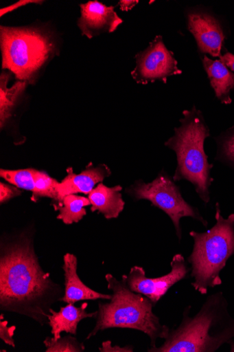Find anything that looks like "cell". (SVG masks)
Here are the masks:
<instances>
[{
  "mask_svg": "<svg viewBox=\"0 0 234 352\" xmlns=\"http://www.w3.org/2000/svg\"><path fill=\"white\" fill-rule=\"evenodd\" d=\"M220 60L225 64V65L234 73V55L230 52H226L225 54L220 57Z\"/></svg>",
  "mask_w": 234,
  "mask_h": 352,
  "instance_id": "obj_26",
  "label": "cell"
},
{
  "mask_svg": "<svg viewBox=\"0 0 234 352\" xmlns=\"http://www.w3.org/2000/svg\"><path fill=\"white\" fill-rule=\"evenodd\" d=\"M61 286L44 272L27 236L4 245L0 257V309L29 317L43 326L51 306L60 301Z\"/></svg>",
  "mask_w": 234,
  "mask_h": 352,
  "instance_id": "obj_1",
  "label": "cell"
},
{
  "mask_svg": "<svg viewBox=\"0 0 234 352\" xmlns=\"http://www.w3.org/2000/svg\"><path fill=\"white\" fill-rule=\"evenodd\" d=\"M89 205L90 201L85 197L75 195L66 196L56 208L60 212L57 218L65 225L78 223L86 214L84 208Z\"/></svg>",
  "mask_w": 234,
  "mask_h": 352,
  "instance_id": "obj_18",
  "label": "cell"
},
{
  "mask_svg": "<svg viewBox=\"0 0 234 352\" xmlns=\"http://www.w3.org/2000/svg\"><path fill=\"white\" fill-rule=\"evenodd\" d=\"M228 344L230 345V347H231L230 351L234 352V341L232 340L229 341Z\"/></svg>",
  "mask_w": 234,
  "mask_h": 352,
  "instance_id": "obj_29",
  "label": "cell"
},
{
  "mask_svg": "<svg viewBox=\"0 0 234 352\" xmlns=\"http://www.w3.org/2000/svg\"><path fill=\"white\" fill-rule=\"evenodd\" d=\"M110 175V168L105 165L89 168L80 175H75L72 171H69V175L59 184L58 202H60L66 196L71 195H89L96 184L102 182L105 178Z\"/></svg>",
  "mask_w": 234,
  "mask_h": 352,
  "instance_id": "obj_13",
  "label": "cell"
},
{
  "mask_svg": "<svg viewBox=\"0 0 234 352\" xmlns=\"http://www.w3.org/2000/svg\"><path fill=\"white\" fill-rule=\"evenodd\" d=\"M203 63L216 98L222 104H230V93L234 89V73L220 59L213 60L205 56Z\"/></svg>",
  "mask_w": 234,
  "mask_h": 352,
  "instance_id": "obj_16",
  "label": "cell"
},
{
  "mask_svg": "<svg viewBox=\"0 0 234 352\" xmlns=\"http://www.w3.org/2000/svg\"><path fill=\"white\" fill-rule=\"evenodd\" d=\"M216 223L204 233L191 232L194 248L187 258L191 265L190 276L194 289L207 295L210 287L220 285V273L234 255V213L223 217L219 203L216 204Z\"/></svg>",
  "mask_w": 234,
  "mask_h": 352,
  "instance_id": "obj_6",
  "label": "cell"
},
{
  "mask_svg": "<svg viewBox=\"0 0 234 352\" xmlns=\"http://www.w3.org/2000/svg\"><path fill=\"white\" fill-rule=\"evenodd\" d=\"M38 3L39 2H38V1H21V2L17 3L16 4H14L9 8L2 9L1 10V16H3L4 14H5L9 12L12 11L13 10L17 9V8H20L21 6L22 7L23 6L27 5L28 3Z\"/></svg>",
  "mask_w": 234,
  "mask_h": 352,
  "instance_id": "obj_27",
  "label": "cell"
},
{
  "mask_svg": "<svg viewBox=\"0 0 234 352\" xmlns=\"http://www.w3.org/2000/svg\"><path fill=\"white\" fill-rule=\"evenodd\" d=\"M189 30L200 52L220 57L225 36L220 21L212 14L194 12L188 14Z\"/></svg>",
  "mask_w": 234,
  "mask_h": 352,
  "instance_id": "obj_10",
  "label": "cell"
},
{
  "mask_svg": "<svg viewBox=\"0 0 234 352\" xmlns=\"http://www.w3.org/2000/svg\"><path fill=\"white\" fill-rule=\"evenodd\" d=\"M3 314H1V320H0V338H1L6 344L15 347V342L14 340V332L16 329L15 327H8L7 321H3Z\"/></svg>",
  "mask_w": 234,
  "mask_h": 352,
  "instance_id": "obj_23",
  "label": "cell"
},
{
  "mask_svg": "<svg viewBox=\"0 0 234 352\" xmlns=\"http://www.w3.org/2000/svg\"><path fill=\"white\" fill-rule=\"evenodd\" d=\"M139 2V1H120L119 6L122 11H129L134 8Z\"/></svg>",
  "mask_w": 234,
  "mask_h": 352,
  "instance_id": "obj_28",
  "label": "cell"
},
{
  "mask_svg": "<svg viewBox=\"0 0 234 352\" xmlns=\"http://www.w3.org/2000/svg\"><path fill=\"white\" fill-rule=\"evenodd\" d=\"M222 292L207 297L199 311L191 316V306L183 311L177 328L170 329L159 347L150 352H215L234 338V318Z\"/></svg>",
  "mask_w": 234,
  "mask_h": 352,
  "instance_id": "obj_2",
  "label": "cell"
},
{
  "mask_svg": "<svg viewBox=\"0 0 234 352\" xmlns=\"http://www.w3.org/2000/svg\"><path fill=\"white\" fill-rule=\"evenodd\" d=\"M47 352H82L85 349L84 345L71 336L55 339L47 338L44 341Z\"/></svg>",
  "mask_w": 234,
  "mask_h": 352,
  "instance_id": "obj_21",
  "label": "cell"
},
{
  "mask_svg": "<svg viewBox=\"0 0 234 352\" xmlns=\"http://www.w3.org/2000/svg\"><path fill=\"white\" fill-rule=\"evenodd\" d=\"M222 155L234 164V126L225 134L221 142Z\"/></svg>",
  "mask_w": 234,
  "mask_h": 352,
  "instance_id": "obj_22",
  "label": "cell"
},
{
  "mask_svg": "<svg viewBox=\"0 0 234 352\" xmlns=\"http://www.w3.org/2000/svg\"><path fill=\"white\" fill-rule=\"evenodd\" d=\"M3 70L16 80L35 85L48 64L60 54L58 37L49 25L0 27Z\"/></svg>",
  "mask_w": 234,
  "mask_h": 352,
  "instance_id": "obj_3",
  "label": "cell"
},
{
  "mask_svg": "<svg viewBox=\"0 0 234 352\" xmlns=\"http://www.w3.org/2000/svg\"><path fill=\"white\" fill-rule=\"evenodd\" d=\"M126 276L123 275L119 280L113 275L106 274L112 298L110 302L99 303L95 317L96 324L86 340L109 329H128L148 335L151 347H155L159 338L165 340L168 336L170 328L161 324L159 318L153 312L155 305L148 298L130 290Z\"/></svg>",
  "mask_w": 234,
  "mask_h": 352,
  "instance_id": "obj_4",
  "label": "cell"
},
{
  "mask_svg": "<svg viewBox=\"0 0 234 352\" xmlns=\"http://www.w3.org/2000/svg\"><path fill=\"white\" fill-rule=\"evenodd\" d=\"M88 304L84 302L80 307L74 304H68L61 307L58 311L51 308L48 316V323L51 329V333L56 340L60 339L62 332H66L74 336L77 335L80 322L87 318H95L97 311L87 313Z\"/></svg>",
  "mask_w": 234,
  "mask_h": 352,
  "instance_id": "obj_14",
  "label": "cell"
},
{
  "mask_svg": "<svg viewBox=\"0 0 234 352\" xmlns=\"http://www.w3.org/2000/svg\"><path fill=\"white\" fill-rule=\"evenodd\" d=\"M121 190L119 185L108 187L102 183L99 184L89 195L91 211H98L108 219L117 218L125 206Z\"/></svg>",
  "mask_w": 234,
  "mask_h": 352,
  "instance_id": "obj_15",
  "label": "cell"
},
{
  "mask_svg": "<svg viewBox=\"0 0 234 352\" xmlns=\"http://www.w3.org/2000/svg\"><path fill=\"white\" fill-rule=\"evenodd\" d=\"M135 58L137 67L131 76L138 84L148 85L156 81L166 83L169 77L183 74L174 53L167 49L161 36H157Z\"/></svg>",
  "mask_w": 234,
  "mask_h": 352,
  "instance_id": "obj_8",
  "label": "cell"
},
{
  "mask_svg": "<svg viewBox=\"0 0 234 352\" xmlns=\"http://www.w3.org/2000/svg\"><path fill=\"white\" fill-rule=\"evenodd\" d=\"M172 271L158 278H148L145 270L132 267L126 276L127 285L132 292L148 298L155 305L172 287L185 279L190 269L181 254H176L171 263Z\"/></svg>",
  "mask_w": 234,
  "mask_h": 352,
  "instance_id": "obj_9",
  "label": "cell"
},
{
  "mask_svg": "<svg viewBox=\"0 0 234 352\" xmlns=\"http://www.w3.org/2000/svg\"><path fill=\"white\" fill-rule=\"evenodd\" d=\"M132 346L127 345L124 347L119 345L113 346L110 340L105 341L102 344V347L99 348L102 352H132L134 351Z\"/></svg>",
  "mask_w": 234,
  "mask_h": 352,
  "instance_id": "obj_25",
  "label": "cell"
},
{
  "mask_svg": "<svg viewBox=\"0 0 234 352\" xmlns=\"http://www.w3.org/2000/svg\"><path fill=\"white\" fill-rule=\"evenodd\" d=\"M81 16L78 25L84 36L92 39L104 34L113 33L123 23L115 12L114 7H108L97 1L81 4Z\"/></svg>",
  "mask_w": 234,
  "mask_h": 352,
  "instance_id": "obj_11",
  "label": "cell"
},
{
  "mask_svg": "<svg viewBox=\"0 0 234 352\" xmlns=\"http://www.w3.org/2000/svg\"><path fill=\"white\" fill-rule=\"evenodd\" d=\"M36 171L34 169L1 170L0 175L18 188L33 191L35 188V175Z\"/></svg>",
  "mask_w": 234,
  "mask_h": 352,
  "instance_id": "obj_20",
  "label": "cell"
},
{
  "mask_svg": "<svg viewBox=\"0 0 234 352\" xmlns=\"http://www.w3.org/2000/svg\"><path fill=\"white\" fill-rule=\"evenodd\" d=\"M181 125L175 128V135L165 143L177 155L178 166L173 179L191 182L205 204L211 200L210 186L213 181L211 170L213 168L208 161L204 150L205 140L210 137V131L202 112L194 107L183 112Z\"/></svg>",
  "mask_w": 234,
  "mask_h": 352,
  "instance_id": "obj_5",
  "label": "cell"
},
{
  "mask_svg": "<svg viewBox=\"0 0 234 352\" xmlns=\"http://www.w3.org/2000/svg\"><path fill=\"white\" fill-rule=\"evenodd\" d=\"M21 195V191L19 188L9 186L3 182L0 184V203H5Z\"/></svg>",
  "mask_w": 234,
  "mask_h": 352,
  "instance_id": "obj_24",
  "label": "cell"
},
{
  "mask_svg": "<svg viewBox=\"0 0 234 352\" xmlns=\"http://www.w3.org/2000/svg\"><path fill=\"white\" fill-rule=\"evenodd\" d=\"M12 75L10 72L3 70L0 76V124L2 129L12 117L29 85L26 82L16 80L9 87Z\"/></svg>",
  "mask_w": 234,
  "mask_h": 352,
  "instance_id": "obj_17",
  "label": "cell"
},
{
  "mask_svg": "<svg viewBox=\"0 0 234 352\" xmlns=\"http://www.w3.org/2000/svg\"><path fill=\"white\" fill-rule=\"evenodd\" d=\"M63 261L65 292L60 301L75 304L83 300H111V295L97 293L81 280L78 274V259L74 254L67 253Z\"/></svg>",
  "mask_w": 234,
  "mask_h": 352,
  "instance_id": "obj_12",
  "label": "cell"
},
{
  "mask_svg": "<svg viewBox=\"0 0 234 352\" xmlns=\"http://www.w3.org/2000/svg\"><path fill=\"white\" fill-rule=\"evenodd\" d=\"M59 184L45 172L37 170L35 175V188L32 191V200L36 201L41 197H48L58 201Z\"/></svg>",
  "mask_w": 234,
  "mask_h": 352,
  "instance_id": "obj_19",
  "label": "cell"
},
{
  "mask_svg": "<svg viewBox=\"0 0 234 352\" xmlns=\"http://www.w3.org/2000/svg\"><path fill=\"white\" fill-rule=\"evenodd\" d=\"M137 200H147L152 206L163 210L174 223L178 239H182L180 219L191 217L205 227L208 221L200 214L196 208L189 204L183 197L180 188L174 179L165 173H161L153 182H138L127 190Z\"/></svg>",
  "mask_w": 234,
  "mask_h": 352,
  "instance_id": "obj_7",
  "label": "cell"
}]
</instances>
